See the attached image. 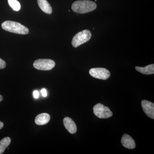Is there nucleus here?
Returning a JSON list of instances; mask_svg holds the SVG:
<instances>
[{
  "label": "nucleus",
  "instance_id": "obj_19",
  "mask_svg": "<svg viewBox=\"0 0 154 154\" xmlns=\"http://www.w3.org/2000/svg\"><path fill=\"white\" fill-rule=\"evenodd\" d=\"M3 99V96L0 95V102H2Z\"/></svg>",
  "mask_w": 154,
  "mask_h": 154
},
{
  "label": "nucleus",
  "instance_id": "obj_12",
  "mask_svg": "<svg viewBox=\"0 0 154 154\" xmlns=\"http://www.w3.org/2000/svg\"><path fill=\"white\" fill-rule=\"evenodd\" d=\"M135 69L140 72L141 73L144 75H152L154 73V64L149 65L144 67H141L136 66Z\"/></svg>",
  "mask_w": 154,
  "mask_h": 154
},
{
  "label": "nucleus",
  "instance_id": "obj_17",
  "mask_svg": "<svg viewBox=\"0 0 154 154\" xmlns=\"http://www.w3.org/2000/svg\"><path fill=\"white\" fill-rule=\"evenodd\" d=\"M33 96H34V98H36V99L38 98V96H39V93H38V91H35L33 92Z\"/></svg>",
  "mask_w": 154,
  "mask_h": 154
},
{
  "label": "nucleus",
  "instance_id": "obj_9",
  "mask_svg": "<svg viewBox=\"0 0 154 154\" xmlns=\"http://www.w3.org/2000/svg\"><path fill=\"white\" fill-rule=\"evenodd\" d=\"M121 143L122 146L126 148L134 149L135 148L136 144L132 137L127 134H124L121 139Z\"/></svg>",
  "mask_w": 154,
  "mask_h": 154
},
{
  "label": "nucleus",
  "instance_id": "obj_10",
  "mask_svg": "<svg viewBox=\"0 0 154 154\" xmlns=\"http://www.w3.org/2000/svg\"><path fill=\"white\" fill-rule=\"evenodd\" d=\"M50 120V116L47 113H42L38 114L35 119V123L37 125H44L47 124Z\"/></svg>",
  "mask_w": 154,
  "mask_h": 154
},
{
  "label": "nucleus",
  "instance_id": "obj_18",
  "mask_svg": "<svg viewBox=\"0 0 154 154\" xmlns=\"http://www.w3.org/2000/svg\"><path fill=\"white\" fill-rule=\"evenodd\" d=\"M4 126V123L0 121V130L2 129Z\"/></svg>",
  "mask_w": 154,
  "mask_h": 154
},
{
  "label": "nucleus",
  "instance_id": "obj_5",
  "mask_svg": "<svg viewBox=\"0 0 154 154\" xmlns=\"http://www.w3.org/2000/svg\"><path fill=\"white\" fill-rule=\"evenodd\" d=\"M93 109L94 114L99 118L107 119L113 116V113L109 107L104 106L101 103L95 105Z\"/></svg>",
  "mask_w": 154,
  "mask_h": 154
},
{
  "label": "nucleus",
  "instance_id": "obj_4",
  "mask_svg": "<svg viewBox=\"0 0 154 154\" xmlns=\"http://www.w3.org/2000/svg\"><path fill=\"white\" fill-rule=\"evenodd\" d=\"M55 66L54 61L47 59H39L34 62L33 66L39 70L48 71L52 69Z\"/></svg>",
  "mask_w": 154,
  "mask_h": 154
},
{
  "label": "nucleus",
  "instance_id": "obj_16",
  "mask_svg": "<svg viewBox=\"0 0 154 154\" xmlns=\"http://www.w3.org/2000/svg\"><path fill=\"white\" fill-rule=\"evenodd\" d=\"M41 93L42 94V96H43V97H46L47 96V91H46V90H45V89H42V90H41Z\"/></svg>",
  "mask_w": 154,
  "mask_h": 154
},
{
  "label": "nucleus",
  "instance_id": "obj_7",
  "mask_svg": "<svg viewBox=\"0 0 154 154\" xmlns=\"http://www.w3.org/2000/svg\"><path fill=\"white\" fill-rule=\"evenodd\" d=\"M141 105L144 112L149 118L154 119V104L152 102L143 100L141 102Z\"/></svg>",
  "mask_w": 154,
  "mask_h": 154
},
{
  "label": "nucleus",
  "instance_id": "obj_2",
  "mask_svg": "<svg viewBox=\"0 0 154 154\" xmlns=\"http://www.w3.org/2000/svg\"><path fill=\"white\" fill-rule=\"evenodd\" d=\"M2 27L8 32L22 35L28 34L29 32L27 27L19 22L14 21H5L2 24Z\"/></svg>",
  "mask_w": 154,
  "mask_h": 154
},
{
  "label": "nucleus",
  "instance_id": "obj_11",
  "mask_svg": "<svg viewBox=\"0 0 154 154\" xmlns=\"http://www.w3.org/2000/svg\"><path fill=\"white\" fill-rule=\"evenodd\" d=\"M37 3L42 11L44 13L48 14L52 13V8L47 0H37Z\"/></svg>",
  "mask_w": 154,
  "mask_h": 154
},
{
  "label": "nucleus",
  "instance_id": "obj_8",
  "mask_svg": "<svg viewBox=\"0 0 154 154\" xmlns=\"http://www.w3.org/2000/svg\"><path fill=\"white\" fill-rule=\"evenodd\" d=\"M63 122L65 127L70 133L74 134L76 132V125L72 119L68 117H65L64 119Z\"/></svg>",
  "mask_w": 154,
  "mask_h": 154
},
{
  "label": "nucleus",
  "instance_id": "obj_3",
  "mask_svg": "<svg viewBox=\"0 0 154 154\" xmlns=\"http://www.w3.org/2000/svg\"><path fill=\"white\" fill-rule=\"evenodd\" d=\"M92 34L88 30H83L75 35L72 40V44L73 47L77 48L84 43L88 42L91 38Z\"/></svg>",
  "mask_w": 154,
  "mask_h": 154
},
{
  "label": "nucleus",
  "instance_id": "obj_15",
  "mask_svg": "<svg viewBox=\"0 0 154 154\" xmlns=\"http://www.w3.org/2000/svg\"><path fill=\"white\" fill-rule=\"evenodd\" d=\"M6 66L5 62L0 58V69L5 68Z\"/></svg>",
  "mask_w": 154,
  "mask_h": 154
},
{
  "label": "nucleus",
  "instance_id": "obj_13",
  "mask_svg": "<svg viewBox=\"0 0 154 154\" xmlns=\"http://www.w3.org/2000/svg\"><path fill=\"white\" fill-rule=\"evenodd\" d=\"M11 139L9 137H6L0 141V154L3 153L7 148L10 145Z\"/></svg>",
  "mask_w": 154,
  "mask_h": 154
},
{
  "label": "nucleus",
  "instance_id": "obj_1",
  "mask_svg": "<svg viewBox=\"0 0 154 154\" xmlns=\"http://www.w3.org/2000/svg\"><path fill=\"white\" fill-rule=\"evenodd\" d=\"M97 8V5L92 1L88 0L77 1L73 3L72 9L75 13L86 14L92 12Z\"/></svg>",
  "mask_w": 154,
  "mask_h": 154
},
{
  "label": "nucleus",
  "instance_id": "obj_6",
  "mask_svg": "<svg viewBox=\"0 0 154 154\" xmlns=\"http://www.w3.org/2000/svg\"><path fill=\"white\" fill-rule=\"evenodd\" d=\"M90 75L96 79L102 80H107L110 76L109 70L103 68H92L89 71Z\"/></svg>",
  "mask_w": 154,
  "mask_h": 154
},
{
  "label": "nucleus",
  "instance_id": "obj_14",
  "mask_svg": "<svg viewBox=\"0 0 154 154\" xmlns=\"http://www.w3.org/2000/svg\"><path fill=\"white\" fill-rule=\"evenodd\" d=\"M8 2L14 11H18L21 9V5L17 0H8Z\"/></svg>",
  "mask_w": 154,
  "mask_h": 154
}]
</instances>
